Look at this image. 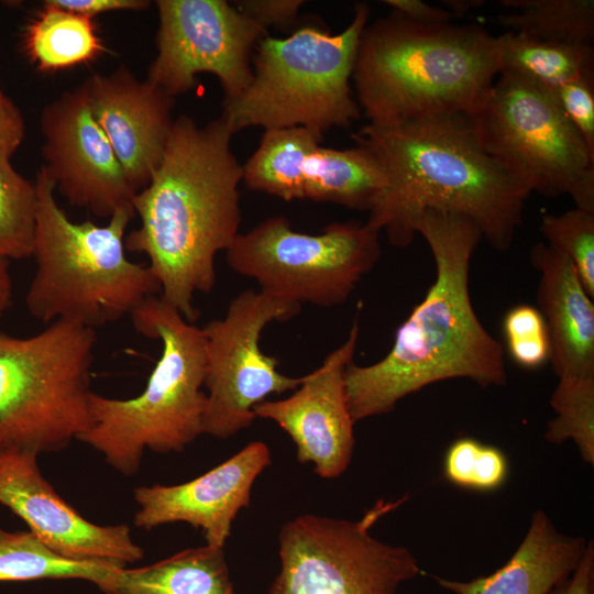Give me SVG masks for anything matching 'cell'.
Listing matches in <instances>:
<instances>
[{
	"label": "cell",
	"instance_id": "cell-1",
	"mask_svg": "<svg viewBox=\"0 0 594 594\" xmlns=\"http://www.w3.org/2000/svg\"><path fill=\"white\" fill-rule=\"evenodd\" d=\"M233 134L221 116L201 127L178 117L158 167L132 200L140 226L124 248L146 255L160 298L193 323L196 294L212 290L216 256L240 233L243 168Z\"/></svg>",
	"mask_w": 594,
	"mask_h": 594
},
{
	"label": "cell",
	"instance_id": "cell-2",
	"mask_svg": "<svg viewBox=\"0 0 594 594\" xmlns=\"http://www.w3.org/2000/svg\"><path fill=\"white\" fill-rule=\"evenodd\" d=\"M435 260L436 278L424 299L395 332L380 361L345 371L348 406L354 422L391 413L404 397L428 385L468 378L482 388L507 381L504 348L472 305L470 265L483 239L473 220L429 210L415 223Z\"/></svg>",
	"mask_w": 594,
	"mask_h": 594
},
{
	"label": "cell",
	"instance_id": "cell-3",
	"mask_svg": "<svg viewBox=\"0 0 594 594\" xmlns=\"http://www.w3.org/2000/svg\"><path fill=\"white\" fill-rule=\"evenodd\" d=\"M352 139L384 176L366 222L394 246H408L416 221L433 210L468 217L492 248H510L530 193L483 148L468 116L367 123Z\"/></svg>",
	"mask_w": 594,
	"mask_h": 594
},
{
	"label": "cell",
	"instance_id": "cell-4",
	"mask_svg": "<svg viewBox=\"0 0 594 594\" xmlns=\"http://www.w3.org/2000/svg\"><path fill=\"white\" fill-rule=\"evenodd\" d=\"M499 74L496 36L475 24H421L395 12L362 32L352 80L369 123L471 116Z\"/></svg>",
	"mask_w": 594,
	"mask_h": 594
},
{
	"label": "cell",
	"instance_id": "cell-5",
	"mask_svg": "<svg viewBox=\"0 0 594 594\" xmlns=\"http://www.w3.org/2000/svg\"><path fill=\"white\" fill-rule=\"evenodd\" d=\"M34 184L36 270L25 296L33 318L46 324L65 320L96 329L131 316L161 292L148 265L125 255L133 206L117 209L106 226L73 222L57 205L55 183L43 166Z\"/></svg>",
	"mask_w": 594,
	"mask_h": 594
},
{
	"label": "cell",
	"instance_id": "cell-6",
	"mask_svg": "<svg viewBox=\"0 0 594 594\" xmlns=\"http://www.w3.org/2000/svg\"><path fill=\"white\" fill-rule=\"evenodd\" d=\"M130 317L138 333L161 342L160 359L135 397L118 399L92 392L91 426L77 439L124 476L139 472L146 449L180 452L202 435L207 405L201 328L157 296Z\"/></svg>",
	"mask_w": 594,
	"mask_h": 594
},
{
	"label": "cell",
	"instance_id": "cell-7",
	"mask_svg": "<svg viewBox=\"0 0 594 594\" xmlns=\"http://www.w3.org/2000/svg\"><path fill=\"white\" fill-rule=\"evenodd\" d=\"M369 18L370 7L360 2L339 33L304 25L286 37L264 36L253 52L248 87L223 101L221 117L234 133L260 127L306 128L323 134L350 127L361 114L351 81Z\"/></svg>",
	"mask_w": 594,
	"mask_h": 594
},
{
	"label": "cell",
	"instance_id": "cell-8",
	"mask_svg": "<svg viewBox=\"0 0 594 594\" xmlns=\"http://www.w3.org/2000/svg\"><path fill=\"white\" fill-rule=\"evenodd\" d=\"M96 330L57 320L36 334L0 331V451L68 447L91 426Z\"/></svg>",
	"mask_w": 594,
	"mask_h": 594
},
{
	"label": "cell",
	"instance_id": "cell-9",
	"mask_svg": "<svg viewBox=\"0 0 594 594\" xmlns=\"http://www.w3.org/2000/svg\"><path fill=\"white\" fill-rule=\"evenodd\" d=\"M483 148L530 194L594 212V154L550 89L502 72L468 116Z\"/></svg>",
	"mask_w": 594,
	"mask_h": 594
},
{
	"label": "cell",
	"instance_id": "cell-10",
	"mask_svg": "<svg viewBox=\"0 0 594 594\" xmlns=\"http://www.w3.org/2000/svg\"><path fill=\"white\" fill-rule=\"evenodd\" d=\"M380 233L367 222L346 221L310 234L275 216L239 233L226 256L235 273L254 279L270 296L333 307L344 304L377 264Z\"/></svg>",
	"mask_w": 594,
	"mask_h": 594
},
{
	"label": "cell",
	"instance_id": "cell-11",
	"mask_svg": "<svg viewBox=\"0 0 594 594\" xmlns=\"http://www.w3.org/2000/svg\"><path fill=\"white\" fill-rule=\"evenodd\" d=\"M404 501L381 499L358 520L305 514L287 521L278 535L280 568L267 594H397L424 571L407 548L371 530Z\"/></svg>",
	"mask_w": 594,
	"mask_h": 594
},
{
	"label": "cell",
	"instance_id": "cell-12",
	"mask_svg": "<svg viewBox=\"0 0 594 594\" xmlns=\"http://www.w3.org/2000/svg\"><path fill=\"white\" fill-rule=\"evenodd\" d=\"M299 310L298 305L246 289L231 300L222 318L201 328L207 389L204 433L228 439L254 422L256 405L298 387L301 377L279 372V361L263 352L260 340L266 326L289 320Z\"/></svg>",
	"mask_w": 594,
	"mask_h": 594
},
{
	"label": "cell",
	"instance_id": "cell-13",
	"mask_svg": "<svg viewBox=\"0 0 594 594\" xmlns=\"http://www.w3.org/2000/svg\"><path fill=\"white\" fill-rule=\"evenodd\" d=\"M157 54L146 80L175 98L216 76L224 99L237 98L252 76V56L267 30L224 0H157Z\"/></svg>",
	"mask_w": 594,
	"mask_h": 594
},
{
	"label": "cell",
	"instance_id": "cell-14",
	"mask_svg": "<svg viewBox=\"0 0 594 594\" xmlns=\"http://www.w3.org/2000/svg\"><path fill=\"white\" fill-rule=\"evenodd\" d=\"M323 134L306 128L264 131L242 164L244 184L285 201L312 200L369 211L384 186L382 169L362 145H321Z\"/></svg>",
	"mask_w": 594,
	"mask_h": 594
},
{
	"label": "cell",
	"instance_id": "cell-15",
	"mask_svg": "<svg viewBox=\"0 0 594 594\" xmlns=\"http://www.w3.org/2000/svg\"><path fill=\"white\" fill-rule=\"evenodd\" d=\"M41 130L42 166L70 205L102 218L132 206L136 194L96 122L81 85L43 109Z\"/></svg>",
	"mask_w": 594,
	"mask_h": 594
},
{
	"label": "cell",
	"instance_id": "cell-16",
	"mask_svg": "<svg viewBox=\"0 0 594 594\" xmlns=\"http://www.w3.org/2000/svg\"><path fill=\"white\" fill-rule=\"evenodd\" d=\"M360 336L358 321L344 342L312 372L301 376L293 394L254 407L256 418L274 421L293 440L300 463H311L323 479L340 476L354 450V421L345 389V371Z\"/></svg>",
	"mask_w": 594,
	"mask_h": 594
},
{
	"label": "cell",
	"instance_id": "cell-17",
	"mask_svg": "<svg viewBox=\"0 0 594 594\" xmlns=\"http://www.w3.org/2000/svg\"><path fill=\"white\" fill-rule=\"evenodd\" d=\"M0 504L64 558L127 565L144 557L128 525L94 524L62 498L41 473L37 454L0 451Z\"/></svg>",
	"mask_w": 594,
	"mask_h": 594
},
{
	"label": "cell",
	"instance_id": "cell-18",
	"mask_svg": "<svg viewBox=\"0 0 594 594\" xmlns=\"http://www.w3.org/2000/svg\"><path fill=\"white\" fill-rule=\"evenodd\" d=\"M272 463L266 443L252 441L206 473L180 484L134 490L139 510L133 524L151 530L186 522L201 529L206 544L224 548L232 522L248 507L255 480Z\"/></svg>",
	"mask_w": 594,
	"mask_h": 594
},
{
	"label": "cell",
	"instance_id": "cell-19",
	"mask_svg": "<svg viewBox=\"0 0 594 594\" xmlns=\"http://www.w3.org/2000/svg\"><path fill=\"white\" fill-rule=\"evenodd\" d=\"M81 86L96 122L138 194L162 161L174 123V98L125 67L92 75Z\"/></svg>",
	"mask_w": 594,
	"mask_h": 594
},
{
	"label": "cell",
	"instance_id": "cell-20",
	"mask_svg": "<svg viewBox=\"0 0 594 594\" xmlns=\"http://www.w3.org/2000/svg\"><path fill=\"white\" fill-rule=\"evenodd\" d=\"M539 272L538 310L550 339V363L560 378L594 376V304L573 264L539 242L530 251Z\"/></svg>",
	"mask_w": 594,
	"mask_h": 594
},
{
	"label": "cell",
	"instance_id": "cell-21",
	"mask_svg": "<svg viewBox=\"0 0 594 594\" xmlns=\"http://www.w3.org/2000/svg\"><path fill=\"white\" fill-rule=\"evenodd\" d=\"M586 546L582 537L559 532L549 517L537 510L524 540L502 568L470 581L435 580L454 594H550L571 576Z\"/></svg>",
	"mask_w": 594,
	"mask_h": 594
},
{
	"label": "cell",
	"instance_id": "cell-22",
	"mask_svg": "<svg viewBox=\"0 0 594 594\" xmlns=\"http://www.w3.org/2000/svg\"><path fill=\"white\" fill-rule=\"evenodd\" d=\"M105 594H235L223 548L205 544L139 568L117 566Z\"/></svg>",
	"mask_w": 594,
	"mask_h": 594
},
{
	"label": "cell",
	"instance_id": "cell-23",
	"mask_svg": "<svg viewBox=\"0 0 594 594\" xmlns=\"http://www.w3.org/2000/svg\"><path fill=\"white\" fill-rule=\"evenodd\" d=\"M28 57L41 72H56L92 62L106 47L94 19L44 1L23 35Z\"/></svg>",
	"mask_w": 594,
	"mask_h": 594
},
{
	"label": "cell",
	"instance_id": "cell-24",
	"mask_svg": "<svg viewBox=\"0 0 594 594\" xmlns=\"http://www.w3.org/2000/svg\"><path fill=\"white\" fill-rule=\"evenodd\" d=\"M499 73L510 72L552 89L594 74L592 45L569 44L506 31L496 36Z\"/></svg>",
	"mask_w": 594,
	"mask_h": 594
},
{
	"label": "cell",
	"instance_id": "cell-25",
	"mask_svg": "<svg viewBox=\"0 0 594 594\" xmlns=\"http://www.w3.org/2000/svg\"><path fill=\"white\" fill-rule=\"evenodd\" d=\"M117 566L122 565L67 559L31 531L10 532L0 528V582L79 579L98 585Z\"/></svg>",
	"mask_w": 594,
	"mask_h": 594
},
{
	"label": "cell",
	"instance_id": "cell-26",
	"mask_svg": "<svg viewBox=\"0 0 594 594\" xmlns=\"http://www.w3.org/2000/svg\"><path fill=\"white\" fill-rule=\"evenodd\" d=\"M508 10L498 16L507 31L544 41L591 45L593 0H502Z\"/></svg>",
	"mask_w": 594,
	"mask_h": 594
},
{
	"label": "cell",
	"instance_id": "cell-27",
	"mask_svg": "<svg viewBox=\"0 0 594 594\" xmlns=\"http://www.w3.org/2000/svg\"><path fill=\"white\" fill-rule=\"evenodd\" d=\"M37 196L35 184L24 178L0 155V258L32 256Z\"/></svg>",
	"mask_w": 594,
	"mask_h": 594
},
{
	"label": "cell",
	"instance_id": "cell-28",
	"mask_svg": "<svg viewBox=\"0 0 594 594\" xmlns=\"http://www.w3.org/2000/svg\"><path fill=\"white\" fill-rule=\"evenodd\" d=\"M550 405L556 417L544 438L552 443L573 440L582 459L594 463V376L560 378Z\"/></svg>",
	"mask_w": 594,
	"mask_h": 594
},
{
	"label": "cell",
	"instance_id": "cell-29",
	"mask_svg": "<svg viewBox=\"0 0 594 594\" xmlns=\"http://www.w3.org/2000/svg\"><path fill=\"white\" fill-rule=\"evenodd\" d=\"M540 231L547 245L573 264L594 298V212L574 207L559 215H543Z\"/></svg>",
	"mask_w": 594,
	"mask_h": 594
},
{
	"label": "cell",
	"instance_id": "cell-30",
	"mask_svg": "<svg viewBox=\"0 0 594 594\" xmlns=\"http://www.w3.org/2000/svg\"><path fill=\"white\" fill-rule=\"evenodd\" d=\"M507 352L520 367L536 370L550 359V339L540 311L530 305L512 307L503 319Z\"/></svg>",
	"mask_w": 594,
	"mask_h": 594
},
{
	"label": "cell",
	"instance_id": "cell-31",
	"mask_svg": "<svg viewBox=\"0 0 594 594\" xmlns=\"http://www.w3.org/2000/svg\"><path fill=\"white\" fill-rule=\"evenodd\" d=\"M550 90L566 119L594 154V74L582 75Z\"/></svg>",
	"mask_w": 594,
	"mask_h": 594
},
{
	"label": "cell",
	"instance_id": "cell-32",
	"mask_svg": "<svg viewBox=\"0 0 594 594\" xmlns=\"http://www.w3.org/2000/svg\"><path fill=\"white\" fill-rule=\"evenodd\" d=\"M302 0H239L233 6L249 19L268 31L270 26L286 28L297 18Z\"/></svg>",
	"mask_w": 594,
	"mask_h": 594
},
{
	"label": "cell",
	"instance_id": "cell-33",
	"mask_svg": "<svg viewBox=\"0 0 594 594\" xmlns=\"http://www.w3.org/2000/svg\"><path fill=\"white\" fill-rule=\"evenodd\" d=\"M481 444L475 439L461 438L450 446L444 460V474L451 483L472 488Z\"/></svg>",
	"mask_w": 594,
	"mask_h": 594
},
{
	"label": "cell",
	"instance_id": "cell-34",
	"mask_svg": "<svg viewBox=\"0 0 594 594\" xmlns=\"http://www.w3.org/2000/svg\"><path fill=\"white\" fill-rule=\"evenodd\" d=\"M508 463L505 454L493 446L481 444L472 488L492 491L499 487L506 480Z\"/></svg>",
	"mask_w": 594,
	"mask_h": 594
},
{
	"label": "cell",
	"instance_id": "cell-35",
	"mask_svg": "<svg viewBox=\"0 0 594 594\" xmlns=\"http://www.w3.org/2000/svg\"><path fill=\"white\" fill-rule=\"evenodd\" d=\"M24 133L20 110L0 89V155L11 158L21 145Z\"/></svg>",
	"mask_w": 594,
	"mask_h": 594
},
{
	"label": "cell",
	"instance_id": "cell-36",
	"mask_svg": "<svg viewBox=\"0 0 594 594\" xmlns=\"http://www.w3.org/2000/svg\"><path fill=\"white\" fill-rule=\"evenodd\" d=\"M48 3L94 19L96 15L119 10H144L150 1L144 0H46Z\"/></svg>",
	"mask_w": 594,
	"mask_h": 594
},
{
	"label": "cell",
	"instance_id": "cell-37",
	"mask_svg": "<svg viewBox=\"0 0 594 594\" xmlns=\"http://www.w3.org/2000/svg\"><path fill=\"white\" fill-rule=\"evenodd\" d=\"M383 2L391 7L393 12L421 24L448 23L454 18L449 10L420 0H385Z\"/></svg>",
	"mask_w": 594,
	"mask_h": 594
},
{
	"label": "cell",
	"instance_id": "cell-38",
	"mask_svg": "<svg viewBox=\"0 0 594 594\" xmlns=\"http://www.w3.org/2000/svg\"><path fill=\"white\" fill-rule=\"evenodd\" d=\"M593 583L594 547L591 541L571 576L552 590L550 594H593Z\"/></svg>",
	"mask_w": 594,
	"mask_h": 594
},
{
	"label": "cell",
	"instance_id": "cell-39",
	"mask_svg": "<svg viewBox=\"0 0 594 594\" xmlns=\"http://www.w3.org/2000/svg\"><path fill=\"white\" fill-rule=\"evenodd\" d=\"M12 278L9 261L0 258V317L7 311L12 300Z\"/></svg>",
	"mask_w": 594,
	"mask_h": 594
},
{
	"label": "cell",
	"instance_id": "cell-40",
	"mask_svg": "<svg viewBox=\"0 0 594 594\" xmlns=\"http://www.w3.org/2000/svg\"><path fill=\"white\" fill-rule=\"evenodd\" d=\"M447 3V7L449 8V11L455 16H460V15H463L465 14L468 11L476 8V7H480L482 4H479V3H483L482 1H476V0H449V1H446Z\"/></svg>",
	"mask_w": 594,
	"mask_h": 594
}]
</instances>
